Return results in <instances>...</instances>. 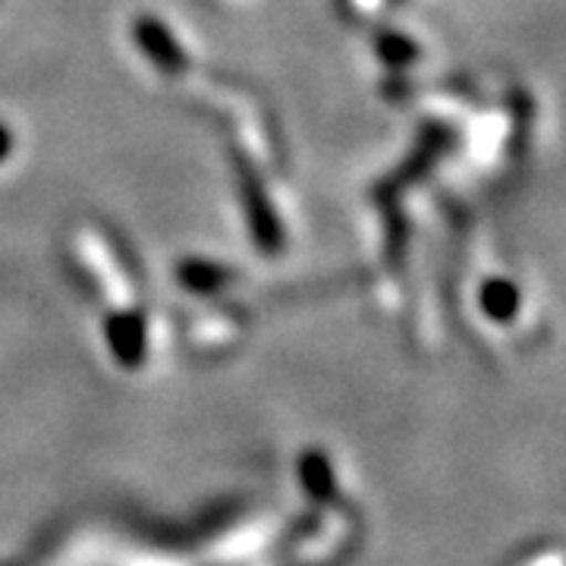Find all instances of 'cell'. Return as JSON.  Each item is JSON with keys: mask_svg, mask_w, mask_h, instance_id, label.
I'll return each mask as SVG.
<instances>
[{"mask_svg": "<svg viewBox=\"0 0 566 566\" xmlns=\"http://www.w3.org/2000/svg\"><path fill=\"white\" fill-rule=\"evenodd\" d=\"M133 35H136V41L142 44V51L158 63L161 70H170V73L182 70L180 44H177L174 32H170L164 22L151 20V17H142V20H136Z\"/></svg>", "mask_w": 566, "mask_h": 566, "instance_id": "cell-1", "label": "cell"}, {"mask_svg": "<svg viewBox=\"0 0 566 566\" xmlns=\"http://www.w3.org/2000/svg\"><path fill=\"white\" fill-rule=\"evenodd\" d=\"M479 303L485 308L488 318H494V322H510V318L520 312V290L510 281H504V277H494V281H488L485 286H482Z\"/></svg>", "mask_w": 566, "mask_h": 566, "instance_id": "cell-2", "label": "cell"}, {"mask_svg": "<svg viewBox=\"0 0 566 566\" xmlns=\"http://www.w3.org/2000/svg\"><path fill=\"white\" fill-rule=\"evenodd\" d=\"M180 281L192 290H218L223 281V268L211 262H186L180 268Z\"/></svg>", "mask_w": 566, "mask_h": 566, "instance_id": "cell-3", "label": "cell"}, {"mask_svg": "<svg viewBox=\"0 0 566 566\" xmlns=\"http://www.w3.org/2000/svg\"><path fill=\"white\" fill-rule=\"evenodd\" d=\"M416 44L406 39V35H397V32H390L385 39L378 41V54H381V61L390 63V66H403L416 57Z\"/></svg>", "mask_w": 566, "mask_h": 566, "instance_id": "cell-4", "label": "cell"}, {"mask_svg": "<svg viewBox=\"0 0 566 566\" xmlns=\"http://www.w3.org/2000/svg\"><path fill=\"white\" fill-rule=\"evenodd\" d=\"M10 151H13V133L7 123H0V164L10 158Z\"/></svg>", "mask_w": 566, "mask_h": 566, "instance_id": "cell-5", "label": "cell"}]
</instances>
